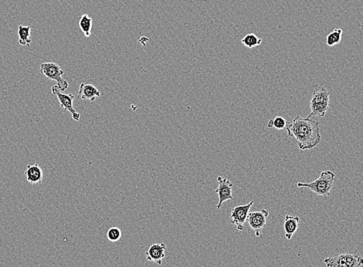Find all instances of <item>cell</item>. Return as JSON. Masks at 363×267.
<instances>
[{
  "mask_svg": "<svg viewBox=\"0 0 363 267\" xmlns=\"http://www.w3.org/2000/svg\"><path fill=\"white\" fill-rule=\"evenodd\" d=\"M288 136L295 139L301 150H310L321 141L319 122L315 118L298 116L287 124Z\"/></svg>",
  "mask_w": 363,
  "mask_h": 267,
  "instance_id": "6da1fadb",
  "label": "cell"
},
{
  "mask_svg": "<svg viewBox=\"0 0 363 267\" xmlns=\"http://www.w3.org/2000/svg\"><path fill=\"white\" fill-rule=\"evenodd\" d=\"M335 179V173L331 171H323L315 181L310 183H298L297 186L299 188H308L317 196H329Z\"/></svg>",
  "mask_w": 363,
  "mask_h": 267,
  "instance_id": "7a4b0ae2",
  "label": "cell"
},
{
  "mask_svg": "<svg viewBox=\"0 0 363 267\" xmlns=\"http://www.w3.org/2000/svg\"><path fill=\"white\" fill-rule=\"evenodd\" d=\"M329 98L330 93L326 88L322 87L314 92L310 104L311 113L307 117H324L329 108Z\"/></svg>",
  "mask_w": 363,
  "mask_h": 267,
  "instance_id": "3957f363",
  "label": "cell"
},
{
  "mask_svg": "<svg viewBox=\"0 0 363 267\" xmlns=\"http://www.w3.org/2000/svg\"><path fill=\"white\" fill-rule=\"evenodd\" d=\"M39 72L49 80L57 82V86L61 92H64L68 88V82L63 78L64 71L58 64L53 62L43 63L40 65Z\"/></svg>",
  "mask_w": 363,
  "mask_h": 267,
  "instance_id": "277c9868",
  "label": "cell"
},
{
  "mask_svg": "<svg viewBox=\"0 0 363 267\" xmlns=\"http://www.w3.org/2000/svg\"><path fill=\"white\" fill-rule=\"evenodd\" d=\"M324 262L328 267H361L363 258L356 253H342L325 258Z\"/></svg>",
  "mask_w": 363,
  "mask_h": 267,
  "instance_id": "5b68a950",
  "label": "cell"
},
{
  "mask_svg": "<svg viewBox=\"0 0 363 267\" xmlns=\"http://www.w3.org/2000/svg\"><path fill=\"white\" fill-rule=\"evenodd\" d=\"M52 93L55 95L59 100L60 104H61V108L64 110V111H68L72 115L73 120L75 121H79L80 118V114L76 111L74 109V95L72 94H63L57 85L52 86Z\"/></svg>",
  "mask_w": 363,
  "mask_h": 267,
  "instance_id": "8992f818",
  "label": "cell"
},
{
  "mask_svg": "<svg viewBox=\"0 0 363 267\" xmlns=\"http://www.w3.org/2000/svg\"><path fill=\"white\" fill-rule=\"evenodd\" d=\"M254 203V201H251L247 205L234 207L231 210V223L233 225L235 226L237 230H239L240 232L244 230V224L247 221L250 208L252 207Z\"/></svg>",
  "mask_w": 363,
  "mask_h": 267,
  "instance_id": "52a82bcc",
  "label": "cell"
},
{
  "mask_svg": "<svg viewBox=\"0 0 363 267\" xmlns=\"http://www.w3.org/2000/svg\"><path fill=\"white\" fill-rule=\"evenodd\" d=\"M268 215L269 211L264 209L257 212H249L247 221H248L250 228L254 230L257 237L260 236L262 230L266 227Z\"/></svg>",
  "mask_w": 363,
  "mask_h": 267,
  "instance_id": "ba28073f",
  "label": "cell"
},
{
  "mask_svg": "<svg viewBox=\"0 0 363 267\" xmlns=\"http://www.w3.org/2000/svg\"><path fill=\"white\" fill-rule=\"evenodd\" d=\"M217 181L219 186H218L216 192L219 196V204L216 208L218 209H220L223 202L234 199L232 195L233 183L226 177L222 179L221 176H218Z\"/></svg>",
  "mask_w": 363,
  "mask_h": 267,
  "instance_id": "9c48e42d",
  "label": "cell"
},
{
  "mask_svg": "<svg viewBox=\"0 0 363 267\" xmlns=\"http://www.w3.org/2000/svg\"><path fill=\"white\" fill-rule=\"evenodd\" d=\"M165 249L166 246L165 243L152 244L146 253V259L157 263L158 265H161L162 259L165 257Z\"/></svg>",
  "mask_w": 363,
  "mask_h": 267,
  "instance_id": "30bf717a",
  "label": "cell"
},
{
  "mask_svg": "<svg viewBox=\"0 0 363 267\" xmlns=\"http://www.w3.org/2000/svg\"><path fill=\"white\" fill-rule=\"evenodd\" d=\"M102 95L100 91L95 87L94 85L87 84V83H80L78 91L79 99L88 100L92 102H95L97 98H99Z\"/></svg>",
  "mask_w": 363,
  "mask_h": 267,
  "instance_id": "8fae6325",
  "label": "cell"
},
{
  "mask_svg": "<svg viewBox=\"0 0 363 267\" xmlns=\"http://www.w3.org/2000/svg\"><path fill=\"white\" fill-rule=\"evenodd\" d=\"M24 174L30 184L40 185L43 182V171L37 164L27 165Z\"/></svg>",
  "mask_w": 363,
  "mask_h": 267,
  "instance_id": "7c38bea8",
  "label": "cell"
},
{
  "mask_svg": "<svg viewBox=\"0 0 363 267\" xmlns=\"http://www.w3.org/2000/svg\"><path fill=\"white\" fill-rule=\"evenodd\" d=\"M299 224L300 218L298 215H287L285 216L284 229H285V237L288 240H291L292 236L296 233L299 227Z\"/></svg>",
  "mask_w": 363,
  "mask_h": 267,
  "instance_id": "4fadbf2b",
  "label": "cell"
},
{
  "mask_svg": "<svg viewBox=\"0 0 363 267\" xmlns=\"http://www.w3.org/2000/svg\"><path fill=\"white\" fill-rule=\"evenodd\" d=\"M19 41L17 43L21 46L30 47L32 42L31 38V26H25L20 25L18 27Z\"/></svg>",
  "mask_w": 363,
  "mask_h": 267,
  "instance_id": "5bb4252c",
  "label": "cell"
},
{
  "mask_svg": "<svg viewBox=\"0 0 363 267\" xmlns=\"http://www.w3.org/2000/svg\"><path fill=\"white\" fill-rule=\"evenodd\" d=\"M92 25L93 19L90 18L88 15H83L79 20V27L86 37H90L92 35Z\"/></svg>",
  "mask_w": 363,
  "mask_h": 267,
  "instance_id": "9a60e30c",
  "label": "cell"
},
{
  "mask_svg": "<svg viewBox=\"0 0 363 267\" xmlns=\"http://www.w3.org/2000/svg\"><path fill=\"white\" fill-rule=\"evenodd\" d=\"M342 33L343 31L342 29H335L333 31L329 33L326 36V43L328 46L332 48L340 43L342 39Z\"/></svg>",
  "mask_w": 363,
  "mask_h": 267,
  "instance_id": "2e32d148",
  "label": "cell"
},
{
  "mask_svg": "<svg viewBox=\"0 0 363 267\" xmlns=\"http://www.w3.org/2000/svg\"><path fill=\"white\" fill-rule=\"evenodd\" d=\"M262 41H263L262 39L259 38L254 33H249L241 39V42H242L244 46L246 48H250V49H253V48L260 46V44L262 43Z\"/></svg>",
  "mask_w": 363,
  "mask_h": 267,
  "instance_id": "e0dca14e",
  "label": "cell"
},
{
  "mask_svg": "<svg viewBox=\"0 0 363 267\" xmlns=\"http://www.w3.org/2000/svg\"><path fill=\"white\" fill-rule=\"evenodd\" d=\"M107 237L111 242H118L121 237V230L118 227H111L107 233Z\"/></svg>",
  "mask_w": 363,
  "mask_h": 267,
  "instance_id": "ac0fdd59",
  "label": "cell"
},
{
  "mask_svg": "<svg viewBox=\"0 0 363 267\" xmlns=\"http://www.w3.org/2000/svg\"><path fill=\"white\" fill-rule=\"evenodd\" d=\"M274 127L278 130H283L286 128L288 121L282 117H275L273 120Z\"/></svg>",
  "mask_w": 363,
  "mask_h": 267,
  "instance_id": "d6986e66",
  "label": "cell"
},
{
  "mask_svg": "<svg viewBox=\"0 0 363 267\" xmlns=\"http://www.w3.org/2000/svg\"><path fill=\"white\" fill-rule=\"evenodd\" d=\"M267 127H274V123H273V120H270V121H269L268 124H267Z\"/></svg>",
  "mask_w": 363,
  "mask_h": 267,
  "instance_id": "ffe728a7",
  "label": "cell"
}]
</instances>
